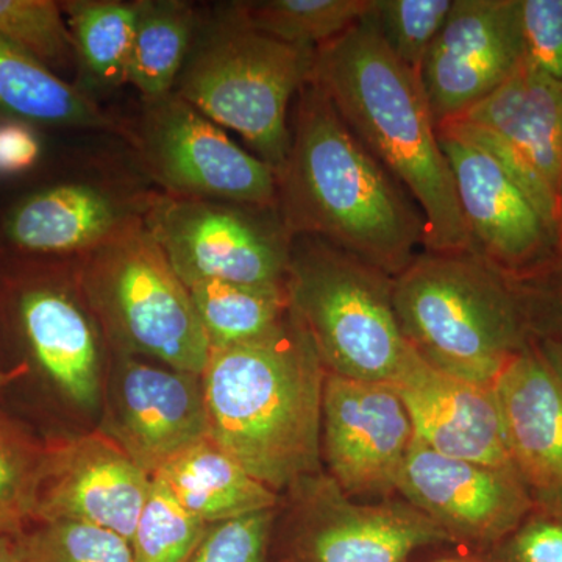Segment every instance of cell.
<instances>
[{
	"label": "cell",
	"mask_w": 562,
	"mask_h": 562,
	"mask_svg": "<svg viewBox=\"0 0 562 562\" xmlns=\"http://www.w3.org/2000/svg\"><path fill=\"white\" fill-rule=\"evenodd\" d=\"M80 286L103 331L128 357L202 375L211 349L190 291L140 217L83 255Z\"/></svg>",
	"instance_id": "cell-7"
},
{
	"label": "cell",
	"mask_w": 562,
	"mask_h": 562,
	"mask_svg": "<svg viewBox=\"0 0 562 562\" xmlns=\"http://www.w3.org/2000/svg\"><path fill=\"white\" fill-rule=\"evenodd\" d=\"M554 246H562V187L560 194V206H558L557 243Z\"/></svg>",
	"instance_id": "cell-39"
},
{
	"label": "cell",
	"mask_w": 562,
	"mask_h": 562,
	"mask_svg": "<svg viewBox=\"0 0 562 562\" xmlns=\"http://www.w3.org/2000/svg\"><path fill=\"white\" fill-rule=\"evenodd\" d=\"M210 349H227L268 338L291 313L286 284L251 286L205 280L188 286Z\"/></svg>",
	"instance_id": "cell-25"
},
{
	"label": "cell",
	"mask_w": 562,
	"mask_h": 562,
	"mask_svg": "<svg viewBox=\"0 0 562 562\" xmlns=\"http://www.w3.org/2000/svg\"><path fill=\"white\" fill-rule=\"evenodd\" d=\"M392 302L422 360L469 382L494 386L530 341L508 281L476 251L417 255L395 277Z\"/></svg>",
	"instance_id": "cell-4"
},
{
	"label": "cell",
	"mask_w": 562,
	"mask_h": 562,
	"mask_svg": "<svg viewBox=\"0 0 562 562\" xmlns=\"http://www.w3.org/2000/svg\"><path fill=\"white\" fill-rule=\"evenodd\" d=\"M527 58L562 81V0H520Z\"/></svg>",
	"instance_id": "cell-35"
},
{
	"label": "cell",
	"mask_w": 562,
	"mask_h": 562,
	"mask_svg": "<svg viewBox=\"0 0 562 562\" xmlns=\"http://www.w3.org/2000/svg\"><path fill=\"white\" fill-rule=\"evenodd\" d=\"M201 379L209 438L244 471L273 492L316 479L327 371L292 306L268 338L211 349Z\"/></svg>",
	"instance_id": "cell-3"
},
{
	"label": "cell",
	"mask_w": 562,
	"mask_h": 562,
	"mask_svg": "<svg viewBox=\"0 0 562 562\" xmlns=\"http://www.w3.org/2000/svg\"><path fill=\"white\" fill-rule=\"evenodd\" d=\"M22 328L41 368L77 405L94 408L101 397L102 358L90 314L68 291L40 286L20 303Z\"/></svg>",
	"instance_id": "cell-21"
},
{
	"label": "cell",
	"mask_w": 562,
	"mask_h": 562,
	"mask_svg": "<svg viewBox=\"0 0 562 562\" xmlns=\"http://www.w3.org/2000/svg\"><path fill=\"white\" fill-rule=\"evenodd\" d=\"M38 157V139L25 125H0V172L25 171Z\"/></svg>",
	"instance_id": "cell-37"
},
{
	"label": "cell",
	"mask_w": 562,
	"mask_h": 562,
	"mask_svg": "<svg viewBox=\"0 0 562 562\" xmlns=\"http://www.w3.org/2000/svg\"><path fill=\"white\" fill-rule=\"evenodd\" d=\"M273 513L260 512L210 525L187 562H262Z\"/></svg>",
	"instance_id": "cell-34"
},
{
	"label": "cell",
	"mask_w": 562,
	"mask_h": 562,
	"mask_svg": "<svg viewBox=\"0 0 562 562\" xmlns=\"http://www.w3.org/2000/svg\"><path fill=\"white\" fill-rule=\"evenodd\" d=\"M525 60L520 0H453L420 69L436 127L491 95Z\"/></svg>",
	"instance_id": "cell-11"
},
{
	"label": "cell",
	"mask_w": 562,
	"mask_h": 562,
	"mask_svg": "<svg viewBox=\"0 0 562 562\" xmlns=\"http://www.w3.org/2000/svg\"><path fill=\"white\" fill-rule=\"evenodd\" d=\"M0 110L24 120L83 128L113 121L80 88L61 80L27 50L0 35Z\"/></svg>",
	"instance_id": "cell-23"
},
{
	"label": "cell",
	"mask_w": 562,
	"mask_h": 562,
	"mask_svg": "<svg viewBox=\"0 0 562 562\" xmlns=\"http://www.w3.org/2000/svg\"><path fill=\"white\" fill-rule=\"evenodd\" d=\"M313 491L301 541L303 562H405L446 531L414 506L353 505L333 482Z\"/></svg>",
	"instance_id": "cell-19"
},
{
	"label": "cell",
	"mask_w": 562,
	"mask_h": 562,
	"mask_svg": "<svg viewBox=\"0 0 562 562\" xmlns=\"http://www.w3.org/2000/svg\"><path fill=\"white\" fill-rule=\"evenodd\" d=\"M150 483L151 476L105 431L50 439L35 524L94 525L131 542Z\"/></svg>",
	"instance_id": "cell-13"
},
{
	"label": "cell",
	"mask_w": 562,
	"mask_h": 562,
	"mask_svg": "<svg viewBox=\"0 0 562 562\" xmlns=\"http://www.w3.org/2000/svg\"><path fill=\"white\" fill-rule=\"evenodd\" d=\"M286 290L325 371L391 383L412 346L401 330L394 279L331 244L292 238Z\"/></svg>",
	"instance_id": "cell-6"
},
{
	"label": "cell",
	"mask_w": 562,
	"mask_h": 562,
	"mask_svg": "<svg viewBox=\"0 0 562 562\" xmlns=\"http://www.w3.org/2000/svg\"><path fill=\"white\" fill-rule=\"evenodd\" d=\"M514 554L517 562H562V525H528L514 542Z\"/></svg>",
	"instance_id": "cell-36"
},
{
	"label": "cell",
	"mask_w": 562,
	"mask_h": 562,
	"mask_svg": "<svg viewBox=\"0 0 562 562\" xmlns=\"http://www.w3.org/2000/svg\"><path fill=\"white\" fill-rule=\"evenodd\" d=\"M0 562H24L20 538H0Z\"/></svg>",
	"instance_id": "cell-38"
},
{
	"label": "cell",
	"mask_w": 562,
	"mask_h": 562,
	"mask_svg": "<svg viewBox=\"0 0 562 562\" xmlns=\"http://www.w3.org/2000/svg\"><path fill=\"white\" fill-rule=\"evenodd\" d=\"M143 205L88 183L36 192L13 210L7 236L14 246L40 254H90L138 221Z\"/></svg>",
	"instance_id": "cell-20"
},
{
	"label": "cell",
	"mask_w": 562,
	"mask_h": 562,
	"mask_svg": "<svg viewBox=\"0 0 562 562\" xmlns=\"http://www.w3.org/2000/svg\"><path fill=\"white\" fill-rule=\"evenodd\" d=\"M297 95L290 154L276 173L284 228L292 238L322 239L395 279L424 246L420 211L314 81Z\"/></svg>",
	"instance_id": "cell-1"
},
{
	"label": "cell",
	"mask_w": 562,
	"mask_h": 562,
	"mask_svg": "<svg viewBox=\"0 0 562 562\" xmlns=\"http://www.w3.org/2000/svg\"><path fill=\"white\" fill-rule=\"evenodd\" d=\"M514 471L562 495V357L528 341L494 382Z\"/></svg>",
	"instance_id": "cell-18"
},
{
	"label": "cell",
	"mask_w": 562,
	"mask_h": 562,
	"mask_svg": "<svg viewBox=\"0 0 562 562\" xmlns=\"http://www.w3.org/2000/svg\"><path fill=\"white\" fill-rule=\"evenodd\" d=\"M47 442L0 412V538H20L35 524Z\"/></svg>",
	"instance_id": "cell-28"
},
{
	"label": "cell",
	"mask_w": 562,
	"mask_h": 562,
	"mask_svg": "<svg viewBox=\"0 0 562 562\" xmlns=\"http://www.w3.org/2000/svg\"><path fill=\"white\" fill-rule=\"evenodd\" d=\"M140 220L187 286L286 284L292 236L277 209L161 194L143 203Z\"/></svg>",
	"instance_id": "cell-8"
},
{
	"label": "cell",
	"mask_w": 562,
	"mask_h": 562,
	"mask_svg": "<svg viewBox=\"0 0 562 562\" xmlns=\"http://www.w3.org/2000/svg\"><path fill=\"white\" fill-rule=\"evenodd\" d=\"M439 562H462V561H439Z\"/></svg>",
	"instance_id": "cell-41"
},
{
	"label": "cell",
	"mask_w": 562,
	"mask_h": 562,
	"mask_svg": "<svg viewBox=\"0 0 562 562\" xmlns=\"http://www.w3.org/2000/svg\"><path fill=\"white\" fill-rule=\"evenodd\" d=\"M391 384L425 446L443 457L514 471L494 386L438 371L413 347Z\"/></svg>",
	"instance_id": "cell-16"
},
{
	"label": "cell",
	"mask_w": 562,
	"mask_h": 562,
	"mask_svg": "<svg viewBox=\"0 0 562 562\" xmlns=\"http://www.w3.org/2000/svg\"><path fill=\"white\" fill-rule=\"evenodd\" d=\"M502 273L519 303L528 336L562 357V246L522 271Z\"/></svg>",
	"instance_id": "cell-32"
},
{
	"label": "cell",
	"mask_w": 562,
	"mask_h": 562,
	"mask_svg": "<svg viewBox=\"0 0 562 562\" xmlns=\"http://www.w3.org/2000/svg\"><path fill=\"white\" fill-rule=\"evenodd\" d=\"M258 32L291 44L317 47L349 31L371 11L372 0H265L238 2Z\"/></svg>",
	"instance_id": "cell-27"
},
{
	"label": "cell",
	"mask_w": 562,
	"mask_h": 562,
	"mask_svg": "<svg viewBox=\"0 0 562 562\" xmlns=\"http://www.w3.org/2000/svg\"><path fill=\"white\" fill-rule=\"evenodd\" d=\"M61 10L85 80L95 90L127 83L136 2L70 0Z\"/></svg>",
	"instance_id": "cell-26"
},
{
	"label": "cell",
	"mask_w": 562,
	"mask_h": 562,
	"mask_svg": "<svg viewBox=\"0 0 562 562\" xmlns=\"http://www.w3.org/2000/svg\"><path fill=\"white\" fill-rule=\"evenodd\" d=\"M106 435L149 476L209 438L201 375L122 358L110 387Z\"/></svg>",
	"instance_id": "cell-14"
},
{
	"label": "cell",
	"mask_w": 562,
	"mask_h": 562,
	"mask_svg": "<svg viewBox=\"0 0 562 562\" xmlns=\"http://www.w3.org/2000/svg\"><path fill=\"white\" fill-rule=\"evenodd\" d=\"M314 47L291 46L251 27L239 3L199 25L173 94L232 128L279 172L291 147L288 109L313 72Z\"/></svg>",
	"instance_id": "cell-5"
},
{
	"label": "cell",
	"mask_w": 562,
	"mask_h": 562,
	"mask_svg": "<svg viewBox=\"0 0 562 562\" xmlns=\"http://www.w3.org/2000/svg\"><path fill=\"white\" fill-rule=\"evenodd\" d=\"M24 562H135L131 542L79 522H41L20 536Z\"/></svg>",
	"instance_id": "cell-30"
},
{
	"label": "cell",
	"mask_w": 562,
	"mask_h": 562,
	"mask_svg": "<svg viewBox=\"0 0 562 562\" xmlns=\"http://www.w3.org/2000/svg\"><path fill=\"white\" fill-rule=\"evenodd\" d=\"M199 16L181 0H138L127 83L144 101L171 94L190 55Z\"/></svg>",
	"instance_id": "cell-24"
},
{
	"label": "cell",
	"mask_w": 562,
	"mask_h": 562,
	"mask_svg": "<svg viewBox=\"0 0 562 562\" xmlns=\"http://www.w3.org/2000/svg\"><path fill=\"white\" fill-rule=\"evenodd\" d=\"M210 525L180 505L168 484L151 476L131 546L135 562H187Z\"/></svg>",
	"instance_id": "cell-29"
},
{
	"label": "cell",
	"mask_w": 562,
	"mask_h": 562,
	"mask_svg": "<svg viewBox=\"0 0 562 562\" xmlns=\"http://www.w3.org/2000/svg\"><path fill=\"white\" fill-rule=\"evenodd\" d=\"M0 35L49 69L76 58L61 5L52 0H0Z\"/></svg>",
	"instance_id": "cell-33"
},
{
	"label": "cell",
	"mask_w": 562,
	"mask_h": 562,
	"mask_svg": "<svg viewBox=\"0 0 562 562\" xmlns=\"http://www.w3.org/2000/svg\"><path fill=\"white\" fill-rule=\"evenodd\" d=\"M192 516L213 525L276 508L277 492L244 471L210 438L157 473Z\"/></svg>",
	"instance_id": "cell-22"
},
{
	"label": "cell",
	"mask_w": 562,
	"mask_h": 562,
	"mask_svg": "<svg viewBox=\"0 0 562 562\" xmlns=\"http://www.w3.org/2000/svg\"><path fill=\"white\" fill-rule=\"evenodd\" d=\"M138 147L169 195L277 209L276 171L179 95L144 101Z\"/></svg>",
	"instance_id": "cell-10"
},
{
	"label": "cell",
	"mask_w": 562,
	"mask_h": 562,
	"mask_svg": "<svg viewBox=\"0 0 562 562\" xmlns=\"http://www.w3.org/2000/svg\"><path fill=\"white\" fill-rule=\"evenodd\" d=\"M310 80L419 205L425 250L475 251L420 76L387 49L371 11L317 47Z\"/></svg>",
	"instance_id": "cell-2"
},
{
	"label": "cell",
	"mask_w": 562,
	"mask_h": 562,
	"mask_svg": "<svg viewBox=\"0 0 562 562\" xmlns=\"http://www.w3.org/2000/svg\"><path fill=\"white\" fill-rule=\"evenodd\" d=\"M414 438L413 422L391 383L327 372L321 453L342 494L397 490Z\"/></svg>",
	"instance_id": "cell-12"
},
{
	"label": "cell",
	"mask_w": 562,
	"mask_h": 562,
	"mask_svg": "<svg viewBox=\"0 0 562 562\" xmlns=\"http://www.w3.org/2000/svg\"><path fill=\"white\" fill-rule=\"evenodd\" d=\"M9 380H10V375H7V373H3L2 371H0V387H2L3 384L9 382Z\"/></svg>",
	"instance_id": "cell-40"
},
{
	"label": "cell",
	"mask_w": 562,
	"mask_h": 562,
	"mask_svg": "<svg viewBox=\"0 0 562 562\" xmlns=\"http://www.w3.org/2000/svg\"><path fill=\"white\" fill-rule=\"evenodd\" d=\"M438 131L486 150L524 191L557 243L562 187V81L525 60L482 102Z\"/></svg>",
	"instance_id": "cell-9"
},
{
	"label": "cell",
	"mask_w": 562,
	"mask_h": 562,
	"mask_svg": "<svg viewBox=\"0 0 562 562\" xmlns=\"http://www.w3.org/2000/svg\"><path fill=\"white\" fill-rule=\"evenodd\" d=\"M473 249L501 272L535 265L554 247V236L524 191L482 147L438 131Z\"/></svg>",
	"instance_id": "cell-15"
},
{
	"label": "cell",
	"mask_w": 562,
	"mask_h": 562,
	"mask_svg": "<svg viewBox=\"0 0 562 562\" xmlns=\"http://www.w3.org/2000/svg\"><path fill=\"white\" fill-rule=\"evenodd\" d=\"M397 490L443 531L492 538L528 509L517 472L443 457L414 438Z\"/></svg>",
	"instance_id": "cell-17"
},
{
	"label": "cell",
	"mask_w": 562,
	"mask_h": 562,
	"mask_svg": "<svg viewBox=\"0 0 562 562\" xmlns=\"http://www.w3.org/2000/svg\"><path fill=\"white\" fill-rule=\"evenodd\" d=\"M453 0H372L371 14L387 49L419 74Z\"/></svg>",
	"instance_id": "cell-31"
}]
</instances>
